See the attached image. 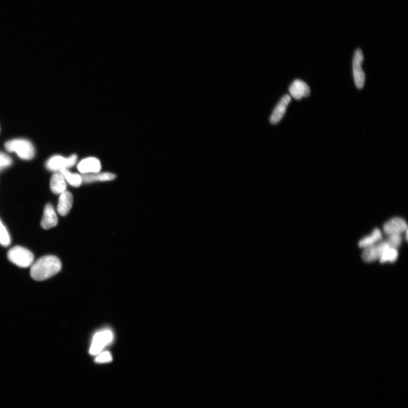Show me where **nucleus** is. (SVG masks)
<instances>
[{
    "instance_id": "nucleus-1",
    "label": "nucleus",
    "mask_w": 408,
    "mask_h": 408,
    "mask_svg": "<svg viewBox=\"0 0 408 408\" xmlns=\"http://www.w3.org/2000/svg\"><path fill=\"white\" fill-rule=\"evenodd\" d=\"M61 261L56 256H45L31 266L30 275L35 281H44L61 271Z\"/></svg>"
},
{
    "instance_id": "nucleus-2",
    "label": "nucleus",
    "mask_w": 408,
    "mask_h": 408,
    "mask_svg": "<svg viewBox=\"0 0 408 408\" xmlns=\"http://www.w3.org/2000/svg\"><path fill=\"white\" fill-rule=\"evenodd\" d=\"M5 147L9 152H15L22 159H31L35 155V149L31 142L22 139L8 141Z\"/></svg>"
},
{
    "instance_id": "nucleus-3",
    "label": "nucleus",
    "mask_w": 408,
    "mask_h": 408,
    "mask_svg": "<svg viewBox=\"0 0 408 408\" xmlns=\"http://www.w3.org/2000/svg\"><path fill=\"white\" fill-rule=\"evenodd\" d=\"M8 258L18 267L27 268L33 264L34 256L31 251L24 247L16 246L9 251Z\"/></svg>"
},
{
    "instance_id": "nucleus-4",
    "label": "nucleus",
    "mask_w": 408,
    "mask_h": 408,
    "mask_svg": "<svg viewBox=\"0 0 408 408\" xmlns=\"http://www.w3.org/2000/svg\"><path fill=\"white\" fill-rule=\"evenodd\" d=\"M113 334L109 329H104L95 334L91 342L89 353L91 355L97 356L104 348L113 341Z\"/></svg>"
},
{
    "instance_id": "nucleus-5",
    "label": "nucleus",
    "mask_w": 408,
    "mask_h": 408,
    "mask_svg": "<svg viewBox=\"0 0 408 408\" xmlns=\"http://www.w3.org/2000/svg\"><path fill=\"white\" fill-rule=\"evenodd\" d=\"M77 156L73 154L70 157L65 158L61 155H54L49 158L46 163L47 168L50 171H61L64 169H68L76 163Z\"/></svg>"
},
{
    "instance_id": "nucleus-6",
    "label": "nucleus",
    "mask_w": 408,
    "mask_h": 408,
    "mask_svg": "<svg viewBox=\"0 0 408 408\" xmlns=\"http://www.w3.org/2000/svg\"><path fill=\"white\" fill-rule=\"evenodd\" d=\"M364 59V54L362 50L357 49L355 53L354 62H353V71H354L356 86L359 89L364 88L365 82V75L362 68Z\"/></svg>"
},
{
    "instance_id": "nucleus-7",
    "label": "nucleus",
    "mask_w": 408,
    "mask_h": 408,
    "mask_svg": "<svg viewBox=\"0 0 408 408\" xmlns=\"http://www.w3.org/2000/svg\"><path fill=\"white\" fill-rule=\"evenodd\" d=\"M389 247L386 241H381L378 244L367 247L362 253V259L366 263L374 262L379 260L384 251Z\"/></svg>"
},
{
    "instance_id": "nucleus-8",
    "label": "nucleus",
    "mask_w": 408,
    "mask_h": 408,
    "mask_svg": "<svg viewBox=\"0 0 408 408\" xmlns=\"http://www.w3.org/2000/svg\"><path fill=\"white\" fill-rule=\"evenodd\" d=\"M383 230L388 236L401 235L407 230V224L404 219L393 218L384 224Z\"/></svg>"
},
{
    "instance_id": "nucleus-9",
    "label": "nucleus",
    "mask_w": 408,
    "mask_h": 408,
    "mask_svg": "<svg viewBox=\"0 0 408 408\" xmlns=\"http://www.w3.org/2000/svg\"><path fill=\"white\" fill-rule=\"evenodd\" d=\"M77 168L82 174H90L99 172L102 166L98 158L89 157L82 159L78 164Z\"/></svg>"
},
{
    "instance_id": "nucleus-10",
    "label": "nucleus",
    "mask_w": 408,
    "mask_h": 408,
    "mask_svg": "<svg viewBox=\"0 0 408 408\" xmlns=\"http://www.w3.org/2000/svg\"><path fill=\"white\" fill-rule=\"evenodd\" d=\"M288 90L292 97L297 100L308 97L311 93L309 85L300 80H296L293 82Z\"/></svg>"
},
{
    "instance_id": "nucleus-11",
    "label": "nucleus",
    "mask_w": 408,
    "mask_h": 408,
    "mask_svg": "<svg viewBox=\"0 0 408 408\" xmlns=\"http://www.w3.org/2000/svg\"><path fill=\"white\" fill-rule=\"evenodd\" d=\"M58 223V218L56 212L51 204H48L44 210V213L41 226L45 230L56 226Z\"/></svg>"
},
{
    "instance_id": "nucleus-12",
    "label": "nucleus",
    "mask_w": 408,
    "mask_h": 408,
    "mask_svg": "<svg viewBox=\"0 0 408 408\" xmlns=\"http://www.w3.org/2000/svg\"><path fill=\"white\" fill-rule=\"evenodd\" d=\"M290 101L291 98L289 95L283 96L276 108H274L272 115L270 118V123L275 125L281 120L286 112L287 105Z\"/></svg>"
},
{
    "instance_id": "nucleus-13",
    "label": "nucleus",
    "mask_w": 408,
    "mask_h": 408,
    "mask_svg": "<svg viewBox=\"0 0 408 408\" xmlns=\"http://www.w3.org/2000/svg\"><path fill=\"white\" fill-rule=\"evenodd\" d=\"M73 198L71 192L66 191L60 196L57 212L62 216L67 215L72 207Z\"/></svg>"
},
{
    "instance_id": "nucleus-14",
    "label": "nucleus",
    "mask_w": 408,
    "mask_h": 408,
    "mask_svg": "<svg viewBox=\"0 0 408 408\" xmlns=\"http://www.w3.org/2000/svg\"><path fill=\"white\" fill-rule=\"evenodd\" d=\"M81 177L82 183H87V184L97 182L111 181L116 178L114 173L110 172L83 174Z\"/></svg>"
},
{
    "instance_id": "nucleus-15",
    "label": "nucleus",
    "mask_w": 408,
    "mask_h": 408,
    "mask_svg": "<svg viewBox=\"0 0 408 408\" xmlns=\"http://www.w3.org/2000/svg\"><path fill=\"white\" fill-rule=\"evenodd\" d=\"M50 187L53 193L57 195H61L67 191L66 181L62 173L53 174L50 182Z\"/></svg>"
},
{
    "instance_id": "nucleus-16",
    "label": "nucleus",
    "mask_w": 408,
    "mask_h": 408,
    "mask_svg": "<svg viewBox=\"0 0 408 408\" xmlns=\"http://www.w3.org/2000/svg\"><path fill=\"white\" fill-rule=\"evenodd\" d=\"M382 238L383 235L382 231H380L379 229L376 228L370 235L361 240L359 242V245L361 248L366 249L367 247L378 244L379 242L382 241Z\"/></svg>"
},
{
    "instance_id": "nucleus-17",
    "label": "nucleus",
    "mask_w": 408,
    "mask_h": 408,
    "mask_svg": "<svg viewBox=\"0 0 408 408\" xmlns=\"http://www.w3.org/2000/svg\"><path fill=\"white\" fill-rule=\"evenodd\" d=\"M62 173L66 182L73 187H79L82 183L81 176L76 173H72L68 169H64L59 172Z\"/></svg>"
},
{
    "instance_id": "nucleus-18",
    "label": "nucleus",
    "mask_w": 408,
    "mask_h": 408,
    "mask_svg": "<svg viewBox=\"0 0 408 408\" xmlns=\"http://www.w3.org/2000/svg\"><path fill=\"white\" fill-rule=\"evenodd\" d=\"M398 256V253L397 249L388 247L384 251L379 260L381 263H393L397 260Z\"/></svg>"
},
{
    "instance_id": "nucleus-19",
    "label": "nucleus",
    "mask_w": 408,
    "mask_h": 408,
    "mask_svg": "<svg viewBox=\"0 0 408 408\" xmlns=\"http://www.w3.org/2000/svg\"><path fill=\"white\" fill-rule=\"evenodd\" d=\"M11 244V237L6 226L0 219V245L7 247Z\"/></svg>"
},
{
    "instance_id": "nucleus-20",
    "label": "nucleus",
    "mask_w": 408,
    "mask_h": 408,
    "mask_svg": "<svg viewBox=\"0 0 408 408\" xmlns=\"http://www.w3.org/2000/svg\"><path fill=\"white\" fill-rule=\"evenodd\" d=\"M389 247L397 250L402 242V237L401 235H389L387 239L385 241Z\"/></svg>"
},
{
    "instance_id": "nucleus-21",
    "label": "nucleus",
    "mask_w": 408,
    "mask_h": 408,
    "mask_svg": "<svg viewBox=\"0 0 408 408\" xmlns=\"http://www.w3.org/2000/svg\"><path fill=\"white\" fill-rule=\"evenodd\" d=\"M112 361V357L109 352L100 353L95 358V361L97 363H107Z\"/></svg>"
},
{
    "instance_id": "nucleus-22",
    "label": "nucleus",
    "mask_w": 408,
    "mask_h": 408,
    "mask_svg": "<svg viewBox=\"0 0 408 408\" xmlns=\"http://www.w3.org/2000/svg\"><path fill=\"white\" fill-rule=\"evenodd\" d=\"M12 163V160L8 155L0 153V170L2 169L11 166Z\"/></svg>"
}]
</instances>
